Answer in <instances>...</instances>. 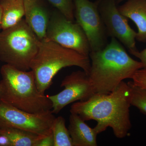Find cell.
Instances as JSON below:
<instances>
[{
  "mask_svg": "<svg viewBox=\"0 0 146 146\" xmlns=\"http://www.w3.org/2000/svg\"><path fill=\"white\" fill-rule=\"evenodd\" d=\"M130 98L129 86L123 81L109 94L95 93L87 100L74 103L70 111L85 121H96L95 127L99 134L110 127L115 136L121 139L127 136L131 128Z\"/></svg>",
  "mask_w": 146,
  "mask_h": 146,
  "instance_id": "6da1fadb",
  "label": "cell"
},
{
  "mask_svg": "<svg viewBox=\"0 0 146 146\" xmlns=\"http://www.w3.org/2000/svg\"><path fill=\"white\" fill-rule=\"evenodd\" d=\"M91 68L89 77L95 93L108 94L124 80L132 79L143 68L141 61L128 54L121 43L115 38L103 49L89 54Z\"/></svg>",
  "mask_w": 146,
  "mask_h": 146,
  "instance_id": "7a4b0ae2",
  "label": "cell"
},
{
  "mask_svg": "<svg viewBox=\"0 0 146 146\" xmlns=\"http://www.w3.org/2000/svg\"><path fill=\"white\" fill-rule=\"evenodd\" d=\"M1 74L0 102L29 113L51 111V102L39 92L33 71L21 70L5 64L1 68Z\"/></svg>",
  "mask_w": 146,
  "mask_h": 146,
  "instance_id": "3957f363",
  "label": "cell"
},
{
  "mask_svg": "<svg viewBox=\"0 0 146 146\" xmlns=\"http://www.w3.org/2000/svg\"><path fill=\"white\" fill-rule=\"evenodd\" d=\"M76 66L89 75L91 68L89 56L65 48L52 41H40L39 49L32 60L37 88L45 94L52 84L53 79L59 71L66 67Z\"/></svg>",
  "mask_w": 146,
  "mask_h": 146,
  "instance_id": "277c9868",
  "label": "cell"
},
{
  "mask_svg": "<svg viewBox=\"0 0 146 146\" xmlns=\"http://www.w3.org/2000/svg\"><path fill=\"white\" fill-rule=\"evenodd\" d=\"M40 41L23 18L0 32V60L21 70L29 71Z\"/></svg>",
  "mask_w": 146,
  "mask_h": 146,
  "instance_id": "5b68a950",
  "label": "cell"
},
{
  "mask_svg": "<svg viewBox=\"0 0 146 146\" xmlns=\"http://www.w3.org/2000/svg\"><path fill=\"white\" fill-rule=\"evenodd\" d=\"M44 40L55 42L87 56L91 51L89 41L81 27L68 20L58 10L51 14Z\"/></svg>",
  "mask_w": 146,
  "mask_h": 146,
  "instance_id": "8992f818",
  "label": "cell"
},
{
  "mask_svg": "<svg viewBox=\"0 0 146 146\" xmlns=\"http://www.w3.org/2000/svg\"><path fill=\"white\" fill-rule=\"evenodd\" d=\"M55 118L51 111L29 113L0 102V127L16 128L45 136L52 133Z\"/></svg>",
  "mask_w": 146,
  "mask_h": 146,
  "instance_id": "52a82bcc",
  "label": "cell"
},
{
  "mask_svg": "<svg viewBox=\"0 0 146 146\" xmlns=\"http://www.w3.org/2000/svg\"><path fill=\"white\" fill-rule=\"evenodd\" d=\"M74 16L86 35L91 52L100 50L107 44V32L96 1L74 0Z\"/></svg>",
  "mask_w": 146,
  "mask_h": 146,
  "instance_id": "ba28073f",
  "label": "cell"
},
{
  "mask_svg": "<svg viewBox=\"0 0 146 146\" xmlns=\"http://www.w3.org/2000/svg\"><path fill=\"white\" fill-rule=\"evenodd\" d=\"M98 9L108 36L116 38L127 48L131 54L138 51L136 47L137 33L128 23L116 5V0H97Z\"/></svg>",
  "mask_w": 146,
  "mask_h": 146,
  "instance_id": "9c48e42d",
  "label": "cell"
},
{
  "mask_svg": "<svg viewBox=\"0 0 146 146\" xmlns=\"http://www.w3.org/2000/svg\"><path fill=\"white\" fill-rule=\"evenodd\" d=\"M63 91L56 95L47 96L52 104L51 111L58 114L68 104L89 99L95 94L89 76L83 71L73 72L61 82Z\"/></svg>",
  "mask_w": 146,
  "mask_h": 146,
  "instance_id": "30bf717a",
  "label": "cell"
},
{
  "mask_svg": "<svg viewBox=\"0 0 146 146\" xmlns=\"http://www.w3.org/2000/svg\"><path fill=\"white\" fill-rule=\"evenodd\" d=\"M25 20L41 41L46 38L51 14L41 0H24Z\"/></svg>",
  "mask_w": 146,
  "mask_h": 146,
  "instance_id": "8fae6325",
  "label": "cell"
},
{
  "mask_svg": "<svg viewBox=\"0 0 146 146\" xmlns=\"http://www.w3.org/2000/svg\"><path fill=\"white\" fill-rule=\"evenodd\" d=\"M68 130L73 146H97L99 133L96 128L90 127L79 116L71 113Z\"/></svg>",
  "mask_w": 146,
  "mask_h": 146,
  "instance_id": "7c38bea8",
  "label": "cell"
},
{
  "mask_svg": "<svg viewBox=\"0 0 146 146\" xmlns=\"http://www.w3.org/2000/svg\"><path fill=\"white\" fill-rule=\"evenodd\" d=\"M118 9L136 24L138 30L136 40L146 42V0H127Z\"/></svg>",
  "mask_w": 146,
  "mask_h": 146,
  "instance_id": "4fadbf2b",
  "label": "cell"
},
{
  "mask_svg": "<svg viewBox=\"0 0 146 146\" xmlns=\"http://www.w3.org/2000/svg\"><path fill=\"white\" fill-rule=\"evenodd\" d=\"M0 5L2 10V30L15 25L25 16L24 0H0Z\"/></svg>",
  "mask_w": 146,
  "mask_h": 146,
  "instance_id": "5bb4252c",
  "label": "cell"
},
{
  "mask_svg": "<svg viewBox=\"0 0 146 146\" xmlns=\"http://www.w3.org/2000/svg\"><path fill=\"white\" fill-rule=\"evenodd\" d=\"M0 133L7 136L12 146H36L43 137L26 131L10 127H0Z\"/></svg>",
  "mask_w": 146,
  "mask_h": 146,
  "instance_id": "9a60e30c",
  "label": "cell"
},
{
  "mask_svg": "<svg viewBox=\"0 0 146 146\" xmlns=\"http://www.w3.org/2000/svg\"><path fill=\"white\" fill-rule=\"evenodd\" d=\"M54 146H73L68 129L65 125V119L62 116L56 117L52 127Z\"/></svg>",
  "mask_w": 146,
  "mask_h": 146,
  "instance_id": "2e32d148",
  "label": "cell"
},
{
  "mask_svg": "<svg viewBox=\"0 0 146 146\" xmlns=\"http://www.w3.org/2000/svg\"><path fill=\"white\" fill-rule=\"evenodd\" d=\"M127 84L130 89L131 105L146 115V89L136 85L132 81H129Z\"/></svg>",
  "mask_w": 146,
  "mask_h": 146,
  "instance_id": "e0dca14e",
  "label": "cell"
},
{
  "mask_svg": "<svg viewBox=\"0 0 146 146\" xmlns=\"http://www.w3.org/2000/svg\"><path fill=\"white\" fill-rule=\"evenodd\" d=\"M68 20L74 22V0H47Z\"/></svg>",
  "mask_w": 146,
  "mask_h": 146,
  "instance_id": "ac0fdd59",
  "label": "cell"
},
{
  "mask_svg": "<svg viewBox=\"0 0 146 146\" xmlns=\"http://www.w3.org/2000/svg\"><path fill=\"white\" fill-rule=\"evenodd\" d=\"M131 79L136 85L146 89V69L142 68L136 71Z\"/></svg>",
  "mask_w": 146,
  "mask_h": 146,
  "instance_id": "d6986e66",
  "label": "cell"
},
{
  "mask_svg": "<svg viewBox=\"0 0 146 146\" xmlns=\"http://www.w3.org/2000/svg\"><path fill=\"white\" fill-rule=\"evenodd\" d=\"M54 139L52 132L44 136L38 142L36 146H54Z\"/></svg>",
  "mask_w": 146,
  "mask_h": 146,
  "instance_id": "ffe728a7",
  "label": "cell"
},
{
  "mask_svg": "<svg viewBox=\"0 0 146 146\" xmlns=\"http://www.w3.org/2000/svg\"><path fill=\"white\" fill-rule=\"evenodd\" d=\"M132 55L141 60V62L143 65V68L146 69V48L141 52L138 51L134 52Z\"/></svg>",
  "mask_w": 146,
  "mask_h": 146,
  "instance_id": "44dd1931",
  "label": "cell"
},
{
  "mask_svg": "<svg viewBox=\"0 0 146 146\" xmlns=\"http://www.w3.org/2000/svg\"><path fill=\"white\" fill-rule=\"evenodd\" d=\"M0 146H12L11 142L8 137L0 133Z\"/></svg>",
  "mask_w": 146,
  "mask_h": 146,
  "instance_id": "7402d4cb",
  "label": "cell"
},
{
  "mask_svg": "<svg viewBox=\"0 0 146 146\" xmlns=\"http://www.w3.org/2000/svg\"><path fill=\"white\" fill-rule=\"evenodd\" d=\"M2 20V10L1 7L0 5V29H1V26Z\"/></svg>",
  "mask_w": 146,
  "mask_h": 146,
  "instance_id": "603a6c76",
  "label": "cell"
},
{
  "mask_svg": "<svg viewBox=\"0 0 146 146\" xmlns=\"http://www.w3.org/2000/svg\"><path fill=\"white\" fill-rule=\"evenodd\" d=\"M125 1V0H116V2L118 3L121 2L123 1Z\"/></svg>",
  "mask_w": 146,
  "mask_h": 146,
  "instance_id": "cb8c5ba5",
  "label": "cell"
}]
</instances>
